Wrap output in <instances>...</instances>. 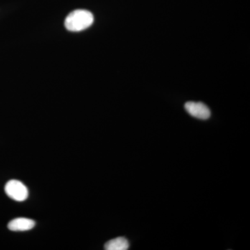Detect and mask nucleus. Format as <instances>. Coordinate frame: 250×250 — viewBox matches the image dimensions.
<instances>
[{
	"label": "nucleus",
	"instance_id": "obj_1",
	"mask_svg": "<svg viewBox=\"0 0 250 250\" xmlns=\"http://www.w3.org/2000/svg\"><path fill=\"white\" fill-rule=\"evenodd\" d=\"M93 15L90 11L75 10L67 16L65 26L68 31L78 32L90 27L93 24Z\"/></svg>",
	"mask_w": 250,
	"mask_h": 250
},
{
	"label": "nucleus",
	"instance_id": "obj_2",
	"mask_svg": "<svg viewBox=\"0 0 250 250\" xmlns=\"http://www.w3.org/2000/svg\"><path fill=\"white\" fill-rule=\"evenodd\" d=\"M6 195L17 202H23L29 196V190L21 181L11 180L5 186Z\"/></svg>",
	"mask_w": 250,
	"mask_h": 250
},
{
	"label": "nucleus",
	"instance_id": "obj_3",
	"mask_svg": "<svg viewBox=\"0 0 250 250\" xmlns=\"http://www.w3.org/2000/svg\"><path fill=\"white\" fill-rule=\"evenodd\" d=\"M184 107L190 116L197 119L207 120L210 117V109L204 103L188 102Z\"/></svg>",
	"mask_w": 250,
	"mask_h": 250
},
{
	"label": "nucleus",
	"instance_id": "obj_4",
	"mask_svg": "<svg viewBox=\"0 0 250 250\" xmlns=\"http://www.w3.org/2000/svg\"><path fill=\"white\" fill-rule=\"evenodd\" d=\"M36 223L31 219L18 218L11 220L8 224V228L13 231H25L32 229Z\"/></svg>",
	"mask_w": 250,
	"mask_h": 250
},
{
	"label": "nucleus",
	"instance_id": "obj_5",
	"mask_svg": "<svg viewBox=\"0 0 250 250\" xmlns=\"http://www.w3.org/2000/svg\"><path fill=\"white\" fill-rule=\"evenodd\" d=\"M129 243L124 237L112 239L104 245V249L106 250H126L129 249Z\"/></svg>",
	"mask_w": 250,
	"mask_h": 250
}]
</instances>
